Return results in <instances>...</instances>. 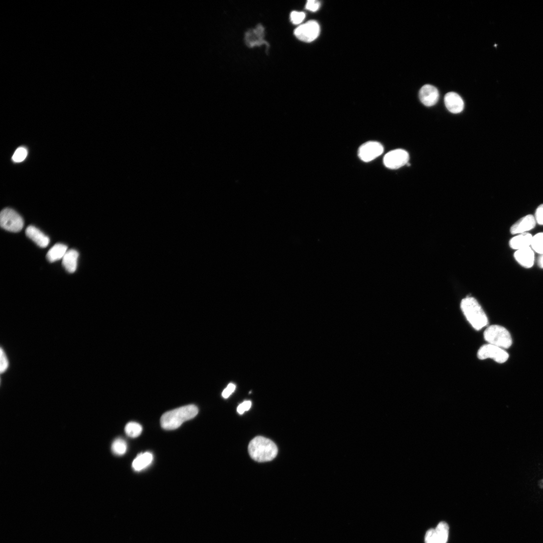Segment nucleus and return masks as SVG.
<instances>
[{"mask_svg": "<svg viewBox=\"0 0 543 543\" xmlns=\"http://www.w3.org/2000/svg\"><path fill=\"white\" fill-rule=\"evenodd\" d=\"M248 451L250 457L258 462L273 460L278 454L277 445L268 439L258 436L249 443Z\"/></svg>", "mask_w": 543, "mask_h": 543, "instance_id": "1", "label": "nucleus"}, {"mask_svg": "<svg viewBox=\"0 0 543 543\" xmlns=\"http://www.w3.org/2000/svg\"><path fill=\"white\" fill-rule=\"evenodd\" d=\"M67 249V245L62 243H57L48 251L47 258L51 262L63 259L68 251Z\"/></svg>", "mask_w": 543, "mask_h": 543, "instance_id": "20", "label": "nucleus"}, {"mask_svg": "<svg viewBox=\"0 0 543 543\" xmlns=\"http://www.w3.org/2000/svg\"><path fill=\"white\" fill-rule=\"evenodd\" d=\"M536 223L534 217L528 214L521 218L513 224L510 231L512 234L527 233L535 227Z\"/></svg>", "mask_w": 543, "mask_h": 543, "instance_id": "13", "label": "nucleus"}, {"mask_svg": "<svg viewBox=\"0 0 543 543\" xmlns=\"http://www.w3.org/2000/svg\"><path fill=\"white\" fill-rule=\"evenodd\" d=\"M198 413V409L196 405L184 406L164 414L161 419V425L165 430H176L185 422L195 418Z\"/></svg>", "mask_w": 543, "mask_h": 543, "instance_id": "2", "label": "nucleus"}, {"mask_svg": "<svg viewBox=\"0 0 543 543\" xmlns=\"http://www.w3.org/2000/svg\"><path fill=\"white\" fill-rule=\"evenodd\" d=\"M514 257L520 265L525 268H530L534 264V253L531 247L516 250Z\"/></svg>", "mask_w": 543, "mask_h": 543, "instance_id": "14", "label": "nucleus"}, {"mask_svg": "<svg viewBox=\"0 0 543 543\" xmlns=\"http://www.w3.org/2000/svg\"><path fill=\"white\" fill-rule=\"evenodd\" d=\"M410 156L405 150L397 149L388 153L383 159L384 165L390 169H399L409 163Z\"/></svg>", "mask_w": 543, "mask_h": 543, "instance_id": "8", "label": "nucleus"}, {"mask_svg": "<svg viewBox=\"0 0 543 543\" xmlns=\"http://www.w3.org/2000/svg\"><path fill=\"white\" fill-rule=\"evenodd\" d=\"M0 225L8 231L18 232L23 228L24 221L15 210L7 208L0 214Z\"/></svg>", "mask_w": 543, "mask_h": 543, "instance_id": "5", "label": "nucleus"}, {"mask_svg": "<svg viewBox=\"0 0 543 543\" xmlns=\"http://www.w3.org/2000/svg\"><path fill=\"white\" fill-rule=\"evenodd\" d=\"M251 406V401H245L238 405L237 412L239 414L242 415L245 412L248 411L250 409Z\"/></svg>", "mask_w": 543, "mask_h": 543, "instance_id": "29", "label": "nucleus"}, {"mask_svg": "<svg viewBox=\"0 0 543 543\" xmlns=\"http://www.w3.org/2000/svg\"><path fill=\"white\" fill-rule=\"evenodd\" d=\"M28 154V152L26 148L20 147L15 152L13 157V160L16 163L22 162L27 158Z\"/></svg>", "mask_w": 543, "mask_h": 543, "instance_id": "24", "label": "nucleus"}, {"mask_svg": "<svg viewBox=\"0 0 543 543\" xmlns=\"http://www.w3.org/2000/svg\"><path fill=\"white\" fill-rule=\"evenodd\" d=\"M484 338L488 344L504 350L509 348L512 343L509 332L504 327L498 325L488 327L484 332Z\"/></svg>", "mask_w": 543, "mask_h": 543, "instance_id": "4", "label": "nucleus"}, {"mask_svg": "<svg viewBox=\"0 0 543 543\" xmlns=\"http://www.w3.org/2000/svg\"><path fill=\"white\" fill-rule=\"evenodd\" d=\"M477 357L481 360L491 359L497 363H503L508 360L509 355L504 349L487 344L480 347Z\"/></svg>", "mask_w": 543, "mask_h": 543, "instance_id": "6", "label": "nucleus"}, {"mask_svg": "<svg viewBox=\"0 0 543 543\" xmlns=\"http://www.w3.org/2000/svg\"><path fill=\"white\" fill-rule=\"evenodd\" d=\"M444 101L446 108L452 113H459L463 110L464 107L463 100L456 93H447L445 96Z\"/></svg>", "mask_w": 543, "mask_h": 543, "instance_id": "15", "label": "nucleus"}, {"mask_svg": "<svg viewBox=\"0 0 543 543\" xmlns=\"http://www.w3.org/2000/svg\"><path fill=\"white\" fill-rule=\"evenodd\" d=\"M449 527L444 521L440 522L436 528L428 530L426 534L425 543H447Z\"/></svg>", "mask_w": 543, "mask_h": 543, "instance_id": "10", "label": "nucleus"}, {"mask_svg": "<svg viewBox=\"0 0 543 543\" xmlns=\"http://www.w3.org/2000/svg\"><path fill=\"white\" fill-rule=\"evenodd\" d=\"M142 431V426L136 422L128 423L125 428V433L128 437L132 438L138 437L141 435Z\"/></svg>", "mask_w": 543, "mask_h": 543, "instance_id": "21", "label": "nucleus"}, {"mask_svg": "<svg viewBox=\"0 0 543 543\" xmlns=\"http://www.w3.org/2000/svg\"><path fill=\"white\" fill-rule=\"evenodd\" d=\"M542 483H543V480H542ZM542 486L541 487V488L542 487Z\"/></svg>", "mask_w": 543, "mask_h": 543, "instance_id": "32", "label": "nucleus"}, {"mask_svg": "<svg viewBox=\"0 0 543 543\" xmlns=\"http://www.w3.org/2000/svg\"><path fill=\"white\" fill-rule=\"evenodd\" d=\"M384 152L383 146L377 142H368L359 148L358 155L363 162H369L381 156Z\"/></svg>", "mask_w": 543, "mask_h": 543, "instance_id": "9", "label": "nucleus"}, {"mask_svg": "<svg viewBox=\"0 0 543 543\" xmlns=\"http://www.w3.org/2000/svg\"><path fill=\"white\" fill-rule=\"evenodd\" d=\"M26 234L41 247H46L50 243V238L36 227L31 225L26 229Z\"/></svg>", "mask_w": 543, "mask_h": 543, "instance_id": "16", "label": "nucleus"}, {"mask_svg": "<svg viewBox=\"0 0 543 543\" xmlns=\"http://www.w3.org/2000/svg\"><path fill=\"white\" fill-rule=\"evenodd\" d=\"M532 238V235L527 232L519 234L510 239L509 245L516 250L530 247Z\"/></svg>", "mask_w": 543, "mask_h": 543, "instance_id": "17", "label": "nucleus"}, {"mask_svg": "<svg viewBox=\"0 0 543 543\" xmlns=\"http://www.w3.org/2000/svg\"><path fill=\"white\" fill-rule=\"evenodd\" d=\"M534 217L538 224L543 225V204L537 208Z\"/></svg>", "mask_w": 543, "mask_h": 543, "instance_id": "26", "label": "nucleus"}, {"mask_svg": "<svg viewBox=\"0 0 543 543\" xmlns=\"http://www.w3.org/2000/svg\"><path fill=\"white\" fill-rule=\"evenodd\" d=\"M530 247L539 254L543 253V232H539L532 236Z\"/></svg>", "mask_w": 543, "mask_h": 543, "instance_id": "22", "label": "nucleus"}, {"mask_svg": "<svg viewBox=\"0 0 543 543\" xmlns=\"http://www.w3.org/2000/svg\"><path fill=\"white\" fill-rule=\"evenodd\" d=\"M79 252L75 249L68 250L63 258L62 264L69 273L73 274L76 270Z\"/></svg>", "mask_w": 543, "mask_h": 543, "instance_id": "18", "label": "nucleus"}, {"mask_svg": "<svg viewBox=\"0 0 543 543\" xmlns=\"http://www.w3.org/2000/svg\"><path fill=\"white\" fill-rule=\"evenodd\" d=\"M153 458V455L150 452L141 453L133 460L132 468L135 471H142L152 464Z\"/></svg>", "mask_w": 543, "mask_h": 543, "instance_id": "19", "label": "nucleus"}, {"mask_svg": "<svg viewBox=\"0 0 543 543\" xmlns=\"http://www.w3.org/2000/svg\"><path fill=\"white\" fill-rule=\"evenodd\" d=\"M320 3L316 0H309L306 5V9L312 12H317L320 8Z\"/></svg>", "mask_w": 543, "mask_h": 543, "instance_id": "27", "label": "nucleus"}, {"mask_svg": "<svg viewBox=\"0 0 543 543\" xmlns=\"http://www.w3.org/2000/svg\"><path fill=\"white\" fill-rule=\"evenodd\" d=\"M236 386L233 383L229 384L226 388L223 390L222 395L223 398H227L234 391Z\"/></svg>", "mask_w": 543, "mask_h": 543, "instance_id": "30", "label": "nucleus"}, {"mask_svg": "<svg viewBox=\"0 0 543 543\" xmlns=\"http://www.w3.org/2000/svg\"><path fill=\"white\" fill-rule=\"evenodd\" d=\"M461 310L468 322L477 331L488 324L486 314L478 302L473 298H466L461 303Z\"/></svg>", "mask_w": 543, "mask_h": 543, "instance_id": "3", "label": "nucleus"}, {"mask_svg": "<svg viewBox=\"0 0 543 543\" xmlns=\"http://www.w3.org/2000/svg\"><path fill=\"white\" fill-rule=\"evenodd\" d=\"M9 367V361L5 351L1 350V372H5Z\"/></svg>", "mask_w": 543, "mask_h": 543, "instance_id": "28", "label": "nucleus"}, {"mask_svg": "<svg viewBox=\"0 0 543 543\" xmlns=\"http://www.w3.org/2000/svg\"><path fill=\"white\" fill-rule=\"evenodd\" d=\"M111 448L112 452L115 455H123L127 451V443L123 439L118 438L113 442Z\"/></svg>", "mask_w": 543, "mask_h": 543, "instance_id": "23", "label": "nucleus"}, {"mask_svg": "<svg viewBox=\"0 0 543 543\" xmlns=\"http://www.w3.org/2000/svg\"><path fill=\"white\" fill-rule=\"evenodd\" d=\"M264 29L263 27L258 25L256 28L247 31L245 35V42L246 46L250 48L255 47H260L262 45L269 47L268 43L264 40Z\"/></svg>", "mask_w": 543, "mask_h": 543, "instance_id": "11", "label": "nucleus"}, {"mask_svg": "<svg viewBox=\"0 0 543 543\" xmlns=\"http://www.w3.org/2000/svg\"><path fill=\"white\" fill-rule=\"evenodd\" d=\"M320 33V27L315 21L302 25L295 31V35L300 41L311 43L316 40Z\"/></svg>", "mask_w": 543, "mask_h": 543, "instance_id": "7", "label": "nucleus"}, {"mask_svg": "<svg viewBox=\"0 0 543 543\" xmlns=\"http://www.w3.org/2000/svg\"><path fill=\"white\" fill-rule=\"evenodd\" d=\"M419 97L424 105L431 107L435 105L438 101L439 93L435 87L431 85H425L421 89Z\"/></svg>", "mask_w": 543, "mask_h": 543, "instance_id": "12", "label": "nucleus"}, {"mask_svg": "<svg viewBox=\"0 0 543 543\" xmlns=\"http://www.w3.org/2000/svg\"><path fill=\"white\" fill-rule=\"evenodd\" d=\"M537 264L540 268H543V253L539 256L537 259Z\"/></svg>", "mask_w": 543, "mask_h": 543, "instance_id": "31", "label": "nucleus"}, {"mask_svg": "<svg viewBox=\"0 0 543 543\" xmlns=\"http://www.w3.org/2000/svg\"><path fill=\"white\" fill-rule=\"evenodd\" d=\"M306 16L304 13L294 11L291 15V21L293 24L298 25L304 22Z\"/></svg>", "mask_w": 543, "mask_h": 543, "instance_id": "25", "label": "nucleus"}]
</instances>
